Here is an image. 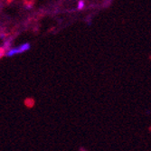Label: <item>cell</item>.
<instances>
[{"mask_svg": "<svg viewBox=\"0 0 151 151\" xmlns=\"http://www.w3.org/2000/svg\"><path fill=\"white\" fill-rule=\"evenodd\" d=\"M29 49H30V44H24L20 47H18V48H17V53H20L26 52Z\"/></svg>", "mask_w": 151, "mask_h": 151, "instance_id": "6da1fadb", "label": "cell"}, {"mask_svg": "<svg viewBox=\"0 0 151 151\" xmlns=\"http://www.w3.org/2000/svg\"><path fill=\"white\" fill-rule=\"evenodd\" d=\"M25 103H26V105L27 107L31 108V107L34 106L35 101H34V100H32V99H26V100H25Z\"/></svg>", "mask_w": 151, "mask_h": 151, "instance_id": "7a4b0ae2", "label": "cell"}, {"mask_svg": "<svg viewBox=\"0 0 151 151\" xmlns=\"http://www.w3.org/2000/svg\"><path fill=\"white\" fill-rule=\"evenodd\" d=\"M84 6V2L82 1V0H81V1H79V4H78V9H82Z\"/></svg>", "mask_w": 151, "mask_h": 151, "instance_id": "3957f363", "label": "cell"}, {"mask_svg": "<svg viewBox=\"0 0 151 151\" xmlns=\"http://www.w3.org/2000/svg\"><path fill=\"white\" fill-rule=\"evenodd\" d=\"M5 54V49L4 48H0V59H1Z\"/></svg>", "mask_w": 151, "mask_h": 151, "instance_id": "277c9868", "label": "cell"}]
</instances>
